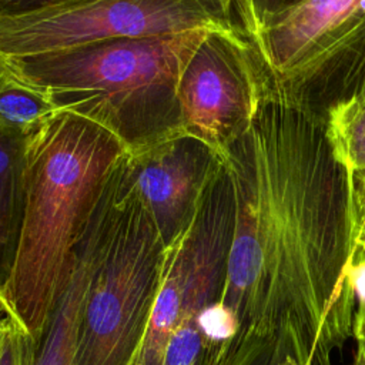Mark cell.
Returning a JSON list of instances; mask_svg holds the SVG:
<instances>
[{"mask_svg": "<svg viewBox=\"0 0 365 365\" xmlns=\"http://www.w3.org/2000/svg\"><path fill=\"white\" fill-rule=\"evenodd\" d=\"M234 221L220 301L297 365H334L352 336L346 171L324 117L265 101L222 161Z\"/></svg>", "mask_w": 365, "mask_h": 365, "instance_id": "1", "label": "cell"}, {"mask_svg": "<svg viewBox=\"0 0 365 365\" xmlns=\"http://www.w3.org/2000/svg\"><path fill=\"white\" fill-rule=\"evenodd\" d=\"M124 155L108 131L68 113L30 138L19 247L0 309L37 345L68 279L74 248Z\"/></svg>", "mask_w": 365, "mask_h": 365, "instance_id": "2", "label": "cell"}, {"mask_svg": "<svg viewBox=\"0 0 365 365\" xmlns=\"http://www.w3.org/2000/svg\"><path fill=\"white\" fill-rule=\"evenodd\" d=\"M210 30L114 40L6 60L0 61V67L40 93L58 113L104 128L128 155H134L184 134L177 101L178 81Z\"/></svg>", "mask_w": 365, "mask_h": 365, "instance_id": "3", "label": "cell"}, {"mask_svg": "<svg viewBox=\"0 0 365 365\" xmlns=\"http://www.w3.org/2000/svg\"><path fill=\"white\" fill-rule=\"evenodd\" d=\"M231 16L265 101L321 115L365 91V0L231 1Z\"/></svg>", "mask_w": 365, "mask_h": 365, "instance_id": "4", "label": "cell"}, {"mask_svg": "<svg viewBox=\"0 0 365 365\" xmlns=\"http://www.w3.org/2000/svg\"><path fill=\"white\" fill-rule=\"evenodd\" d=\"M124 158L113 222L83 309L77 365L134 364L163 277L167 248L125 177Z\"/></svg>", "mask_w": 365, "mask_h": 365, "instance_id": "5", "label": "cell"}, {"mask_svg": "<svg viewBox=\"0 0 365 365\" xmlns=\"http://www.w3.org/2000/svg\"><path fill=\"white\" fill-rule=\"evenodd\" d=\"M231 21V1L220 0L0 1V61Z\"/></svg>", "mask_w": 365, "mask_h": 365, "instance_id": "6", "label": "cell"}, {"mask_svg": "<svg viewBox=\"0 0 365 365\" xmlns=\"http://www.w3.org/2000/svg\"><path fill=\"white\" fill-rule=\"evenodd\" d=\"M177 101L182 133L224 161L265 103L259 67L234 20L200 41L181 73Z\"/></svg>", "mask_w": 365, "mask_h": 365, "instance_id": "7", "label": "cell"}, {"mask_svg": "<svg viewBox=\"0 0 365 365\" xmlns=\"http://www.w3.org/2000/svg\"><path fill=\"white\" fill-rule=\"evenodd\" d=\"M222 167L200 140L180 134L125 155L124 173L170 250L190 228L202 197Z\"/></svg>", "mask_w": 365, "mask_h": 365, "instance_id": "8", "label": "cell"}, {"mask_svg": "<svg viewBox=\"0 0 365 365\" xmlns=\"http://www.w3.org/2000/svg\"><path fill=\"white\" fill-rule=\"evenodd\" d=\"M117 187L118 170L115 168L74 248L68 279L37 346L33 365H77V342L83 309L113 222Z\"/></svg>", "mask_w": 365, "mask_h": 365, "instance_id": "9", "label": "cell"}, {"mask_svg": "<svg viewBox=\"0 0 365 365\" xmlns=\"http://www.w3.org/2000/svg\"><path fill=\"white\" fill-rule=\"evenodd\" d=\"M29 138L0 128V295L11 275L24 205Z\"/></svg>", "mask_w": 365, "mask_h": 365, "instance_id": "10", "label": "cell"}, {"mask_svg": "<svg viewBox=\"0 0 365 365\" xmlns=\"http://www.w3.org/2000/svg\"><path fill=\"white\" fill-rule=\"evenodd\" d=\"M324 123L336 163L346 173L365 170V91L332 106Z\"/></svg>", "mask_w": 365, "mask_h": 365, "instance_id": "11", "label": "cell"}, {"mask_svg": "<svg viewBox=\"0 0 365 365\" xmlns=\"http://www.w3.org/2000/svg\"><path fill=\"white\" fill-rule=\"evenodd\" d=\"M57 114L40 93L0 67V128L30 140Z\"/></svg>", "mask_w": 365, "mask_h": 365, "instance_id": "12", "label": "cell"}, {"mask_svg": "<svg viewBox=\"0 0 365 365\" xmlns=\"http://www.w3.org/2000/svg\"><path fill=\"white\" fill-rule=\"evenodd\" d=\"M349 247L352 264L365 259V170L346 173Z\"/></svg>", "mask_w": 365, "mask_h": 365, "instance_id": "13", "label": "cell"}, {"mask_svg": "<svg viewBox=\"0 0 365 365\" xmlns=\"http://www.w3.org/2000/svg\"><path fill=\"white\" fill-rule=\"evenodd\" d=\"M37 344L10 318L0 321V365H33Z\"/></svg>", "mask_w": 365, "mask_h": 365, "instance_id": "14", "label": "cell"}, {"mask_svg": "<svg viewBox=\"0 0 365 365\" xmlns=\"http://www.w3.org/2000/svg\"><path fill=\"white\" fill-rule=\"evenodd\" d=\"M198 328L207 344H224L231 341L240 332L237 315L221 301L205 307L198 318Z\"/></svg>", "mask_w": 365, "mask_h": 365, "instance_id": "15", "label": "cell"}, {"mask_svg": "<svg viewBox=\"0 0 365 365\" xmlns=\"http://www.w3.org/2000/svg\"><path fill=\"white\" fill-rule=\"evenodd\" d=\"M240 331L242 341L230 365H277L284 359L272 338L248 329Z\"/></svg>", "mask_w": 365, "mask_h": 365, "instance_id": "16", "label": "cell"}, {"mask_svg": "<svg viewBox=\"0 0 365 365\" xmlns=\"http://www.w3.org/2000/svg\"><path fill=\"white\" fill-rule=\"evenodd\" d=\"M352 338L355 339V354L354 365H365V307L358 304Z\"/></svg>", "mask_w": 365, "mask_h": 365, "instance_id": "17", "label": "cell"}, {"mask_svg": "<svg viewBox=\"0 0 365 365\" xmlns=\"http://www.w3.org/2000/svg\"><path fill=\"white\" fill-rule=\"evenodd\" d=\"M349 282L358 304L365 307V259L356 261L351 265Z\"/></svg>", "mask_w": 365, "mask_h": 365, "instance_id": "18", "label": "cell"}, {"mask_svg": "<svg viewBox=\"0 0 365 365\" xmlns=\"http://www.w3.org/2000/svg\"><path fill=\"white\" fill-rule=\"evenodd\" d=\"M277 365H297V364L292 362V361H289V359H281V361L277 362Z\"/></svg>", "mask_w": 365, "mask_h": 365, "instance_id": "19", "label": "cell"}]
</instances>
